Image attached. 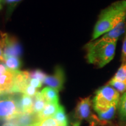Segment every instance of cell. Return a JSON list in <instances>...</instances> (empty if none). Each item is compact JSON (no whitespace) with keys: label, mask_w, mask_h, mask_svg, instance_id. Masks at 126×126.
<instances>
[{"label":"cell","mask_w":126,"mask_h":126,"mask_svg":"<svg viewBox=\"0 0 126 126\" xmlns=\"http://www.w3.org/2000/svg\"><path fill=\"white\" fill-rule=\"evenodd\" d=\"M126 19V0L112 3L102 11L93 32L91 41L98 39Z\"/></svg>","instance_id":"cell-1"},{"label":"cell","mask_w":126,"mask_h":126,"mask_svg":"<svg viewBox=\"0 0 126 126\" xmlns=\"http://www.w3.org/2000/svg\"><path fill=\"white\" fill-rule=\"evenodd\" d=\"M117 41L106 42L99 38L91 41L85 46L88 62L102 68L114 58Z\"/></svg>","instance_id":"cell-2"},{"label":"cell","mask_w":126,"mask_h":126,"mask_svg":"<svg viewBox=\"0 0 126 126\" xmlns=\"http://www.w3.org/2000/svg\"><path fill=\"white\" fill-rule=\"evenodd\" d=\"M120 93L112 86L107 85L96 91L92 100L94 110L97 113L108 110L111 107L119 105Z\"/></svg>","instance_id":"cell-3"},{"label":"cell","mask_w":126,"mask_h":126,"mask_svg":"<svg viewBox=\"0 0 126 126\" xmlns=\"http://www.w3.org/2000/svg\"><path fill=\"white\" fill-rule=\"evenodd\" d=\"M15 94H4L0 98V117L9 120L23 114L19 107V96Z\"/></svg>","instance_id":"cell-4"},{"label":"cell","mask_w":126,"mask_h":126,"mask_svg":"<svg viewBox=\"0 0 126 126\" xmlns=\"http://www.w3.org/2000/svg\"><path fill=\"white\" fill-rule=\"evenodd\" d=\"M92 105L90 97L80 99L75 108V117L80 122L82 120H86L90 126H102L99 117L92 112L91 108Z\"/></svg>","instance_id":"cell-5"},{"label":"cell","mask_w":126,"mask_h":126,"mask_svg":"<svg viewBox=\"0 0 126 126\" xmlns=\"http://www.w3.org/2000/svg\"><path fill=\"white\" fill-rule=\"evenodd\" d=\"M0 47L5 60L9 57H19L22 53V47L15 37L1 33Z\"/></svg>","instance_id":"cell-6"},{"label":"cell","mask_w":126,"mask_h":126,"mask_svg":"<svg viewBox=\"0 0 126 126\" xmlns=\"http://www.w3.org/2000/svg\"><path fill=\"white\" fill-rule=\"evenodd\" d=\"M18 71L8 68L7 71L1 74L0 75V95L12 94L15 76Z\"/></svg>","instance_id":"cell-7"},{"label":"cell","mask_w":126,"mask_h":126,"mask_svg":"<svg viewBox=\"0 0 126 126\" xmlns=\"http://www.w3.org/2000/svg\"><path fill=\"white\" fill-rule=\"evenodd\" d=\"M64 72L60 66L55 68L53 75L47 76L43 82L49 87L54 88L57 91H60L63 87L64 82Z\"/></svg>","instance_id":"cell-8"},{"label":"cell","mask_w":126,"mask_h":126,"mask_svg":"<svg viewBox=\"0 0 126 126\" xmlns=\"http://www.w3.org/2000/svg\"><path fill=\"white\" fill-rule=\"evenodd\" d=\"M29 72L18 71L15 78V82L12 91V94H23L25 89L30 84Z\"/></svg>","instance_id":"cell-9"},{"label":"cell","mask_w":126,"mask_h":126,"mask_svg":"<svg viewBox=\"0 0 126 126\" xmlns=\"http://www.w3.org/2000/svg\"><path fill=\"white\" fill-rule=\"evenodd\" d=\"M13 120L16 126H30L39 122L37 114L34 113H23Z\"/></svg>","instance_id":"cell-10"},{"label":"cell","mask_w":126,"mask_h":126,"mask_svg":"<svg viewBox=\"0 0 126 126\" xmlns=\"http://www.w3.org/2000/svg\"><path fill=\"white\" fill-rule=\"evenodd\" d=\"M60 106V105L59 103H47L42 111L37 114L39 122L47 118L53 117L59 109Z\"/></svg>","instance_id":"cell-11"},{"label":"cell","mask_w":126,"mask_h":126,"mask_svg":"<svg viewBox=\"0 0 126 126\" xmlns=\"http://www.w3.org/2000/svg\"><path fill=\"white\" fill-rule=\"evenodd\" d=\"M19 103V107L22 113H33V97H32L23 94L20 95Z\"/></svg>","instance_id":"cell-12"},{"label":"cell","mask_w":126,"mask_h":126,"mask_svg":"<svg viewBox=\"0 0 126 126\" xmlns=\"http://www.w3.org/2000/svg\"><path fill=\"white\" fill-rule=\"evenodd\" d=\"M41 92L46 103H59V91L56 89L46 87L44 88Z\"/></svg>","instance_id":"cell-13"},{"label":"cell","mask_w":126,"mask_h":126,"mask_svg":"<svg viewBox=\"0 0 126 126\" xmlns=\"http://www.w3.org/2000/svg\"><path fill=\"white\" fill-rule=\"evenodd\" d=\"M117 107L118 106H112L106 111L97 113L99 119L101 122L102 126L106 125L114 118Z\"/></svg>","instance_id":"cell-14"},{"label":"cell","mask_w":126,"mask_h":126,"mask_svg":"<svg viewBox=\"0 0 126 126\" xmlns=\"http://www.w3.org/2000/svg\"><path fill=\"white\" fill-rule=\"evenodd\" d=\"M33 113L38 114L42 111L46 105V102L42 95V92H37L34 97H33Z\"/></svg>","instance_id":"cell-15"},{"label":"cell","mask_w":126,"mask_h":126,"mask_svg":"<svg viewBox=\"0 0 126 126\" xmlns=\"http://www.w3.org/2000/svg\"><path fill=\"white\" fill-rule=\"evenodd\" d=\"M119 114L120 122L126 125V92L120 97V102L118 105Z\"/></svg>","instance_id":"cell-16"},{"label":"cell","mask_w":126,"mask_h":126,"mask_svg":"<svg viewBox=\"0 0 126 126\" xmlns=\"http://www.w3.org/2000/svg\"><path fill=\"white\" fill-rule=\"evenodd\" d=\"M53 118L56 119L57 122L59 123L61 126H68V119L67 116L65 114V110L63 106H60L59 109L57 111V113L53 116Z\"/></svg>","instance_id":"cell-17"},{"label":"cell","mask_w":126,"mask_h":126,"mask_svg":"<svg viewBox=\"0 0 126 126\" xmlns=\"http://www.w3.org/2000/svg\"><path fill=\"white\" fill-rule=\"evenodd\" d=\"M5 65L9 70L18 71L21 66V61L18 57H9L5 61Z\"/></svg>","instance_id":"cell-18"},{"label":"cell","mask_w":126,"mask_h":126,"mask_svg":"<svg viewBox=\"0 0 126 126\" xmlns=\"http://www.w3.org/2000/svg\"><path fill=\"white\" fill-rule=\"evenodd\" d=\"M109 85L112 86L120 94H124L126 92V84L122 81H118L112 78L108 82Z\"/></svg>","instance_id":"cell-19"},{"label":"cell","mask_w":126,"mask_h":126,"mask_svg":"<svg viewBox=\"0 0 126 126\" xmlns=\"http://www.w3.org/2000/svg\"><path fill=\"white\" fill-rule=\"evenodd\" d=\"M113 78L126 84V63L122 64Z\"/></svg>","instance_id":"cell-20"},{"label":"cell","mask_w":126,"mask_h":126,"mask_svg":"<svg viewBox=\"0 0 126 126\" xmlns=\"http://www.w3.org/2000/svg\"><path fill=\"white\" fill-rule=\"evenodd\" d=\"M33 126H61L53 117L47 118L32 124Z\"/></svg>","instance_id":"cell-21"},{"label":"cell","mask_w":126,"mask_h":126,"mask_svg":"<svg viewBox=\"0 0 126 126\" xmlns=\"http://www.w3.org/2000/svg\"><path fill=\"white\" fill-rule=\"evenodd\" d=\"M29 75L31 78L37 79H39V81L42 82H44L47 76V75L46 74L45 72L42 71V70H39V69L34 70L30 71Z\"/></svg>","instance_id":"cell-22"},{"label":"cell","mask_w":126,"mask_h":126,"mask_svg":"<svg viewBox=\"0 0 126 126\" xmlns=\"http://www.w3.org/2000/svg\"><path fill=\"white\" fill-rule=\"evenodd\" d=\"M121 61H122V64L126 63V30L125 33H124L123 41Z\"/></svg>","instance_id":"cell-23"},{"label":"cell","mask_w":126,"mask_h":126,"mask_svg":"<svg viewBox=\"0 0 126 126\" xmlns=\"http://www.w3.org/2000/svg\"><path fill=\"white\" fill-rule=\"evenodd\" d=\"M38 91H37L36 88L33 87L32 86H31V85H29L25 89V92L23 93V94H26V95L32 97H34V96L36 95Z\"/></svg>","instance_id":"cell-24"},{"label":"cell","mask_w":126,"mask_h":126,"mask_svg":"<svg viewBox=\"0 0 126 126\" xmlns=\"http://www.w3.org/2000/svg\"><path fill=\"white\" fill-rule=\"evenodd\" d=\"M30 85L35 88H40L42 85V82L37 79L31 78L30 79Z\"/></svg>","instance_id":"cell-25"},{"label":"cell","mask_w":126,"mask_h":126,"mask_svg":"<svg viewBox=\"0 0 126 126\" xmlns=\"http://www.w3.org/2000/svg\"><path fill=\"white\" fill-rule=\"evenodd\" d=\"M0 61H3V62H5V57L4 56L3 51L1 47H0Z\"/></svg>","instance_id":"cell-26"},{"label":"cell","mask_w":126,"mask_h":126,"mask_svg":"<svg viewBox=\"0 0 126 126\" xmlns=\"http://www.w3.org/2000/svg\"><path fill=\"white\" fill-rule=\"evenodd\" d=\"M6 2L8 4H13V3H16L18 2L19 1H21V0H5Z\"/></svg>","instance_id":"cell-27"},{"label":"cell","mask_w":126,"mask_h":126,"mask_svg":"<svg viewBox=\"0 0 126 126\" xmlns=\"http://www.w3.org/2000/svg\"><path fill=\"white\" fill-rule=\"evenodd\" d=\"M80 125H81V122H80V121L73 124V126H80Z\"/></svg>","instance_id":"cell-28"},{"label":"cell","mask_w":126,"mask_h":126,"mask_svg":"<svg viewBox=\"0 0 126 126\" xmlns=\"http://www.w3.org/2000/svg\"><path fill=\"white\" fill-rule=\"evenodd\" d=\"M2 9V5L0 4V9Z\"/></svg>","instance_id":"cell-29"},{"label":"cell","mask_w":126,"mask_h":126,"mask_svg":"<svg viewBox=\"0 0 126 126\" xmlns=\"http://www.w3.org/2000/svg\"><path fill=\"white\" fill-rule=\"evenodd\" d=\"M33 126V125H32V126Z\"/></svg>","instance_id":"cell-30"},{"label":"cell","mask_w":126,"mask_h":126,"mask_svg":"<svg viewBox=\"0 0 126 126\" xmlns=\"http://www.w3.org/2000/svg\"><path fill=\"white\" fill-rule=\"evenodd\" d=\"M2 1V0H0V1Z\"/></svg>","instance_id":"cell-31"},{"label":"cell","mask_w":126,"mask_h":126,"mask_svg":"<svg viewBox=\"0 0 126 126\" xmlns=\"http://www.w3.org/2000/svg\"><path fill=\"white\" fill-rule=\"evenodd\" d=\"M1 74H0V75H1Z\"/></svg>","instance_id":"cell-32"},{"label":"cell","mask_w":126,"mask_h":126,"mask_svg":"<svg viewBox=\"0 0 126 126\" xmlns=\"http://www.w3.org/2000/svg\"></svg>","instance_id":"cell-33"}]
</instances>
